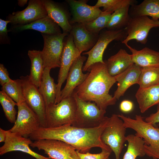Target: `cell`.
Returning a JSON list of instances; mask_svg holds the SVG:
<instances>
[{
  "instance_id": "obj_1",
  "label": "cell",
  "mask_w": 159,
  "mask_h": 159,
  "mask_svg": "<svg viewBox=\"0 0 159 159\" xmlns=\"http://www.w3.org/2000/svg\"><path fill=\"white\" fill-rule=\"evenodd\" d=\"M109 117H106L99 126L83 128L67 124L56 127H40L29 136L32 140L54 139L62 141L73 146L80 152L86 153L94 147H99L111 152L110 148L101 140V136L107 125Z\"/></svg>"
},
{
  "instance_id": "obj_2",
  "label": "cell",
  "mask_w": 159,
  "mask_h": 159,
  "mask_svg": "<svg viewBox=\"0 0 159 159\" xmlns=\"http://www.w3.org/2000/svg\"><path fill=\"white\" fill-rule=\"evenodd\" d=\"M104 62L92 64L86 79L73 93L82 100L93 102L100 109L106 110L108 106L115 105L117 100L109 94L116 81L115 76L109 73L106 61Z\"/></svg>"
},
{
  "instance_id": "obj_3",
  "label": "cell",
  "mask_w": 159,
  "mask_h": 159,
  "mask_svg": "<svg viewBox=\"0 0 159 159\" xmlns=\"http://www.w3.org/2000/svg\"><path fill=\"white\" fill-rule=\"evenodd\" d=\"M117 115L123 120L126 128L134 130L135 135L143 139L146 155L154 159H159V127H155L146 122L140 115H136L135 119L122 114Z\"/></svg>"
},
{
  "instance_id": "obj_4",
  "label": "cell",
  "mask_w": 159,
  "mask_h": 159,
  "mask_svg": "<svg viewBox=\"0 0 159 159\" xmlns=\"http://www.w3.org/2000/svg\"><path fill=\"white\" fill-rule=\"evenodd\" d=\"M77 110L75 100L72 96L62 99L57 104L46 107V127H56L72 125L75 119Z\"/></svg>"
},
{
  "instance_id": "obj_5",
  "label": "cell",
  "mask_w": 159,
  "mask_h": 159,
  "mask_svg": "<svg viewBox=\"0 0 159 159\" xmlns=\"http://www.w3.org/2000/svg\"><path fill=\"white\" fill-rule=\"evenodd\" d=\"M76 104V117L72 126L83 128H92L100 125L105 120L106 110L100 109L94 102L83 101L73 93Z\"/></svg>"
},
{
  "instance_id": "obj_6",
  "label": "cell",
  "mask_w": 159,
  "mask_h": 159,
  "mask_svg": "<svg viewBox=\"0 0 159 159\" xmlns=\"http://www.w3.org/2000/svg\"><path fill=\"white\" fill-rule=\"evenodd\" d=\"M126 129L123 120L117 115L113 114L109 117L107 125L101 135V140L113 152L115 159H120L124 144L126 141Z\"/></svg>"
},
{
  "instance_id": "obj_7",
  "label": "cell",
  "mask_w": 159,
  "mask_h": 159,
  "mask_svg": "<svg viewBox=\"0 0 159 159\" xmlns=\"http://www.w3.org/2000/svg\"><path fill=\"white\" fill-rule=\"evenodd\" d=\"M127 34L125 29L118 30H107L101 32L95 45L90 50L83 52L82 55H87L88 57L82 71L88 70L90 67L94 64L100 62L104 63L103 56L105 50L108 45L113 40L123 41Z\"/></svg>"
},
{
  "instance_id": "obj_8",
  "label": "cell",
  "mask_w": 159,
  "mask_h": 159,
  "mask_svg": "<svg viewBox=\"0 0 159 159\" xmlns=\"http://www.w3.org/2000/svg\"><path fill=\"white\" fill-rule=\"evenodd\" d=\"M68 34L63 33L54 35L42 34L44 47L41 54L44 68L60 67L64 41Z\"/></svg>"
},
{
  "instance_id": "obj_9",
  "label": "cell",
  "mask_w": 159,
  "mask_h": 159,
  "mask_svg": "<svg viewBox=\"0 0 159 159\" xmlns=\"http://www.w3.org/2000/svg\"><path fill=\"white\" fill-rule=\"evenodd\" d=\"M81 53L76 47L72 34L69 33L65 38L61 57L60 69L57 84V93L55 104L61 101L62 86L67 79L70 68Z\"/></svg>"
},
{
  "instance_id": "obj_10",
  "label": "cell",
  "mask_w": 159,
  "mask_h": 159,
  "mask_svg": "<svg viewBox=\"0 0 159 159\" xmlns=\"http://www.w3.org/2000/svg\"><path fill=\"white\" fill-rule=\"evenodd\" d=\"M17 106L18 115L14 126L9 130L28 138L41 127L39 120L25 102L17 104Z\"/></svg>"
},
{
  "instance_id": "obj_11",
  "label": "cell",
  "mask_w": 159,
  "mask_h": 159,
  "mask_svg": "<svg viewBox=\"0 0 159 159\" xmlns=\"http://www.w3.org/2000/svg\"><path fill=\"white\" fill-rule=\"evenodd\" d=\"M30 146L43 150L48 157L52 159H79L75 149L70 145L61 140H38L33 142Z\"/></svg>"
},
{
  "instance_id": "obj_12",
  "label": "cell",
  "mask_w": 159,
  "mask_h": 159,
  "mask_svg": "<svg viewBox=\"0 0 159 159\" xmlns=\"http://www.w3.org/2000/svg\"><path fill=\"white\" fill-rule=\"evenodd\" d=\"M159 27V20L155 21L146 16L131 17L128 24L124 29L127 36L122 43L125 45L130 41L134 39L142 44H146L150 30Z\"/></svg>"
},
{
  "instance_id": "obj_13",
  "label": "cell",
  "mask_w": 159,
  "mask_h": 159,
  "mask_svg": "<svg viewBox=\"0 0 159 159\" xmlns=\"http://www.w3.org/2000/svg\"><path fill=\"white\" fill-rule=\"evenodd\" d=\"M21 80L25 102L36 114L41 127H46V107L45 102L38 88L30 80L29 76H21Z\"/></svg>"
},
{
  "instance_id": "obj_14",
  "label": "cell",
  "mask_w": 159,
  "mask_h": 159,
  "mask_svg": "<svg viewBox=\"0 0 159 159\" xmlns=\"http://www.w3.org/2000/svg\"><path fill=\"white\" fill-rule=\"evenodd\" d=\"M47 16L46 9L42 0H30L25 9L9 14L6 17V20L9 21V23L13 26L24 25Z\"/></svg>"
},
{
  "instance_id": "obj_15",
  "label": "cell",
  "mask_w": 159,
  "mask_h": 159,
  "mask_svg": "<svg viewBox=\"0 0 159 159\" xmlns=\"http://www.w3.org/2000/svg\"><path fill=\"white\" fill-rule=\"evenodd\" d=\"M6 137L4 144L0 148V155L12 151H19L27 153L35 159H52L41 155L32 150L30 148L33 142L29 138L6 130Z\"/></svg>"
},
{
  "instance_id": "obj_16",
  "label": "cell",
  "mask_w": 159,
  "mask_h": 159,
  "mask_svg": "<svg viewBox=\"0 0 159 159\" xmlns=\"http://www.w3.org/2000/svg\"><path fill=\"white\" fill-rule=\"evenodd\" d=\"M71 10L72 17L70 21L71 24H84L92 21L97 18L102 11L99 7L87 4L85 0H67Z\"/></svg>"
},
{
  "instance_id": "obj_17",
  "label": "cell",
  "mask_w": 159,
  "mask_h": 159,
  "mask_svg": "<svg viewBox=\"0 0 159 159\" xmlns=\"http://www.w3.org/2000/svg\"><path fill=\"white\" fill-rule=\"evenodd\" d=\"M84 56H80L71 67L67 78L66 85L61 90V100L72 96L75 88L81 85L88 76L89 72L84 74L82 68L84 62L86 60Z\"/></svg>"
},
{
  "instance_id": "obj_18",
  "label": "cell",
  "mask_w": 159,
  "mask_h": 159,
  "mask_svg": "<svg viewBox=\"0 0 159 159\" xmlns=\"http://www.w3.org/2000/svg\"><path fill=\"white\" fill-rule=\"evenodd\" d=\"M70 33L73 36L76 47L81 54L84 51H88L93 47L99 35L90 32L82 23L72 24Z\"/></svg>"
},
{
  "instance_id": "obj_19",
  "label": "cell",
  "mask_w": 159,
  "mask_h": 159,
  "mask_svg": "<svg viewBox=\"0 0 159 159\" xmlns=\"http://www.w3.org/2000/svg\"><path fill=\"white\" fill-rule=\"evenodd\" d=\"M141 70V67L133 63L123 72L115 76L118 82L117 87L113 96L115 98L119 100L129 87L138 84Z\"/></svg>"
},
{
  "instance_id": "obj_20",
  "label": "cell",
  "mask_w": 159,
  "mask_h": 159,
  "mask_svg": "<svg viewBox=\"0 0 159 159\" xmlns=\"http://www.w3.org/2000/svg\"><path fill=\"white\" fill-rule=\"evenodd\" d=\"M28 29L35 30L49 35L62 33L60 27L48 16L29 24L13 26L9 31L19 32Z\"/></svg>"
},
{
  "instance_id": "obj_21",
  "label": "cell",
  "mask_w": 159,
  "mask_h": 159,
  "mask_svg": "<svg viewBox=\"0 0 159 159\" xmlns=\"http://www.w3.org/2000/svg\"><path fill=\"white\" fill-rule=\"evenodd\" d=\"M46 9L47 16L61 28L63 33L69 34L72 25L66 11L54 1L50 0H42Z\"/></svg>"
},
{
  "instance_id": "obj_22",
  "label": "cell",
  "mask_w": 159,
  "mask_h": 159,
  "mask_svg": "<svg viewBox=\"0 0 159 159\" xmlns=\"http://www.w3.org/2000/svg\"><path fill=\"white\" fill-rule=\"evenodd\" d=\"M107 71L111 76H115L125 71L133 64L131 55L121 49L115 55L106 61Z\"/></svg>"
},
{
  "instance_id": "obj_23",
  "label": "cell",
  "mask_w": 159,
  "mask_h": 159,
  "mask_svg": "<svg viewBox=\"0 0 159 159\" xmlns=\"http://www.w3.org/2000/svg\"><path fill=\"white\" fill-rule=\"evenodd\" d=\"M135 96L141 112L159 103V84L138 90Z\"/></svg>"
},
{
  "instance_id": "obj_24",
  "label": "cell",
  "mask_w": 159,
  "mask_h": 159,
  "mask_svg": "<svg viewBox=\"0 0 159 159\" xmlns=\"http://www.w3.org/2000/svg\"><path fill=\"white\" fill-rule=\"evenodd\" d=\"M132 53L133 63L142 67L159 65V52L145 47L139 50L126 45Z\"/></svg>"
},
{
  "instance_id": "obj_25",
  "label": "cell",
  "mask_w": 159,
  "mask_h": 159,
  "mask_svg": "<svg viewBox=\"0 0 159 159\" xmlns=\"http://www.w3.org/2000/svg\"><path fill=\"white\" fill-rule=\"evenodd\" d=\"M51 69L45 67L42 76L40 85L38 88L39 92L45 102L46 107L55 104L57 93V84L50 75Z\"/></svg>"
},
{
  "instance_id": "obj_26",
  "label": "cell",
  "mask_w": 159,
  "mask_h": 159,
  "mask_svg": "<svg viewBox=\"0 0 159 159\" xmlns=\"http://www.w3.org/2000/svg\"><path fill=\"white\" fill-rule=\"evenodd\" d=\"M129 14L131 17L150 16L153 20H159V0H144L138 5L131 6Z\"/></svg>"
},
{
  "instance_id": "obj_27",
  "label": "cell",
  "mask_w": 159,
  "mask_h": 159,
  "mask_svg": "<svg viewBox=\"0 0 159 159\" xmlns=\"http://www.w3.org/2000/svg\"><path fill=\"white\" fill-rule=\"evenodd\" d=\"M28 55L31 62L30 73L28 75L30 81L38 88L45 68L41 51L29 50Z\"/></svg>"
},
{
  "instance_id": "obj_28",
  "label": "cell",
  "mask_w": 159,
  "mask_h": 159,
  "mask_svg": "<svg viewBox=\"0 0 159 159\" xmlns=\"http://www.w3.org/2000/svg\"><path fill=\"white\" fill-rule=\"evenodd\" d=\"M126 140L128 145L122 159H136L138 156L143 157L146 155L145 142L142 138L136 135L130 134L126 136Z\"/></svg>"
},
{
  "instance_id": "obj_29",
  "label": "cell",
  "mask_w": 159,
  "mask_h": 159,
  "mask_svg": "<svg viewBox=\"0 0 159 159\" xmlns=\"http://www.w3.org/2000/svg\"><path fill=\"white\" fill-rule=\"evenodd\" d=\"M130 6L128 5L122 7L112 14L106 27L107 30H121L126 27L131 18L129 14Z\"/></svg>"
},
{
  "instance_id": "obj_30",
  "label": "cell",
  "mask_w": 159,
  "mask_h": 159,
  "mask_svg": "<svg viewBox=\"0 0 159 159\" xmlns=\"http://www.w3.org/2000/svg\"><path fill=\"white\" fill-rule=\"evenodd\" d=\"M159 84V65L141 68L138 84L145 88Z\"/></svg>"
},
{
  "instance_id": "obj_31",
  "label": "cell",
  "mask_w": 159,
  "mask_h": 159,
  "mask_svg": "<svg viewBox=\"0 0 159 159\" xmlns=\"http://www.w3.org/2000/svg\"><path fill=\"white\" fill-rule=\"evenodd\" d=\"M4 92L17 104L25 102L21 80H12L1 88Z\"/></svg>"
},
{
  "instance_id": "obj_32",
  "label": "cell",
  "mask_w": 159,
  "mask_h": 159,
  "mask_svg": "<svg viewBox=\"0 0 159 159\" xmlns=\"http://www.w3.org/2000/svg\"><path fill=\"white\" fill-rule=\"evenodd\" d=\"M0 103L7 120L14 123L16 118L15 107L17 103L2 90L0 91Z\"/></svg>"
},
{
  "instance_id": "obj_33",
  "label": "cell",
  "mask_w": 159,
  "mask_h": 159,
  "mask_svg": "<svg viewBox=\"0 0 159 159\" xmlns=\"http://www.w3.org/2000/svg\"><path fill=\"white\" fill-rule=\"evenodd\" d=\"M112 13L107 11H102L94 20L83 24L86 28L90 32L99 34L100 31L106 27Z\"/></svg>"
},
{
  "instance_id": "obj_34",
  "label": "cell",
  "mask_w": 159,
  "mask_h": 159,
  "mask_svg": "<svg viewBox=\"0 0 159 159\" xmlns=\"http://www.w3.org/2000/svg\"><path fill=\"white\" fill-rule=\"evenodd\" d=\"M136 2L134 0H98L95 6L102 7L103 11H107L112 13L126 6L135 5Z\"/></svg>"
},
{
  "instance_id": "obj_35",
  "label": "cell",
  "mask_w": 159,
  "mask_h": 159,
  "mask_svg": "<svg viewBox=\"0 0 159 159\" xmlns=\"http://www.w3.org/2000/svg\"><path fill=\"white\" fill-rule=\"evenodd\" d=\"M79 159H109V156L111 152L104 149L99 153L91 154L89 152L86 153L80 152L76 150Z\"/></svg>"
},
{
  "instance_id": "obj_36",
  "label": "cell",
  "mask_w": 159,
  "mask_h": 159,
  "mask_svg": "<svg viewBox=\"0 0 159 159\" xmlns=\"http://www.w3.org/2000/svg\"><path fill=\"white\" fill-rule=\"evenodd\" d=\"M8 20L0 19V42L1 44H9L10 43L7 28V24L10 23Z\"/></svg>"
},
{
  "instance_id": "obj_37",
  "label": "cell",
  "mask_w": 159,
  "mask_h": 159,
  "mask_svg": "<svg viewBox=\"0 0 159 159\" xmlns=\"http://www.w3.org/2000/svg\"><path fill=\"white\" fill-rule=\"evenodd\" d=\"M6 68L2 64H0V84L1 86L11 81Z\"/></svg>"
},
{
  "instance_id": "obj_38",
  "label": "cell",
  "mask_w": 159,
  "mask_h": 159,
  "mask_svg": "<svg viewBox=\"0 0 159 159\" xmlns=\"http://www.w3.org/2000/svg\"><path fill=\"white\" fill-rule=\"evenodd\" d=\"M134 107L133 102L127 100H125L121 102L120 105V109L122 112L128 113L131 111Z\"/></svg>"
},
{
  "instance_id": "obj_39",
  "label": "cell",
  "mask_w": 159,
  "mask_h": 159,
  "mask_svg": "<svg viewBox=\"0 0 159 159\" xmlns=\"http://www.w3.org/2000/svg\"><path fill=\"white\" fill-rule=\"evenodd\" d=\"M157 105L156 112L146 117L145 120L146 122L150 123L153 125L156 123H159V103Z\"/></svg>"
},
{
  "instance_id": "obj_40",
  "label": "cell",
  "mask_w": 159,
  "mask_h": 159,
  "mask_svg": "<svg viewBox=\"0 0 159 159\" xmlns=\"http://www.w3.org/2000/svg\"><path fill=\"white\" fill-rule=\"evenodd\" d=\"M6 130L0 128V142H4L6 138Z\"/></svg>"
},
{
  "instance_id": "obj_41",
  "label": "cell",
  "mask_w": 159,
  "mask_h": 159,
  "mask_svg": "<svg viewBox=\"0 0 159 159\" xmlns=\"http://www.w3.org/2000/svg\"><path fill=\"white\" fill-rule=\"evenodd\" d=\"M27 0H18V4L20 7H23L27 4Z\"/></svg>"
},
{
  "instance_id": "obj_42",
  "label": "cell",
  "mask_w": 159,
  "mask_h": 159,
  "mask_svg": "<svg viewBox=\"0 0 159 159\" xmlns=\"http://www.w3.org/2000/svg\"><path fill=\"white\" fill-rule=\"evenodd\" d=\"M5 159H10V158H6Z\"/></svg>"
}]
</instances>
